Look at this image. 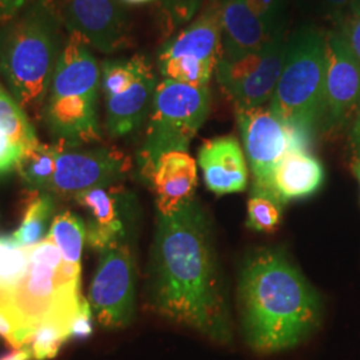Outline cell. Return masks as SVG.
<instances>
[{
  "mask_svg": "<svg viewBox=\"0 0 360 360\" xmlns=\"http://www.w3.org/2000/svg\"><path fill=\"white\" fill-rule=\"evenodd\" d=\"M90 218L86 226V240L95 251L127 239L126 217L129 196L120 186L96 187L75 196Z\"/></svg>",
  "mask_w": 360,
  "mask_h": 360,
  "instance_id": "9a60e30c",
  "label": "cell"
},
{
  "mask_svg": "<svg viewBox=\"0 0 360 360\" xmlns=\"http://www.w3.org/2000/svg\"><path fill=\"white\" fill-rule=\"evenodd\" d=\"M248 169L252 175L251 195L270 196L281 203L274 191V174L284 155L292 148L309 151V146L274 115L270 108L236 110Z\"/></svg>",
  "mask_w": 360,
  "mask_h": 360,
  "instance_id": "9c48e42d",
  "label": "cell"
},
{
  "mask_svg": "<svg viewBox=\"0 0 360 360\" xmlns=\"http://www.w3.org/2000/svg\"><path fill=\"white\" fill-rule=\"evenodd\" d=\"M324 83L322 132L345 127L360 110V60L340 31L330 34Z\"/></svg>",
  "mask_w": 360,
  "mask_h": 360,
  "instance_id": "4fadbf2b",
  "label": "cell"
},
{
  "mask_svg": "<svg viewBox=\"0 0 360 360\" xmlns=\"http://www.w3.org/2000/svg\"><path fill=\"white\" fill-rule=\"evenodd\" d=\"M101 67L90 46L68 32L41 110L47 129L56 141L84 146L102 138L98 119Z\"/></svg>",
  "mask_w": 360,
  "mask_h": 360,
  "instance_id": "277c9868",
  "label": "cell"
},
{
  "mask_svg": "<svg viewBox=\"0 0 360 360\" xmlns=\"http://www.w3.org/2000/svg\"><path fill=\"white\" fill-rule=\"evenodd\" d=\"M354 174H355V176L358 178L360 183V156L356 158V160H355V165H354Z\"/></svg>",
  "mask_w": 360,
  "mask_h": 360,
  "instance_id": "8d00e7d4",
  "label": "cell"
},
{
  "mask_svg": "<svg viewBox=\"0 0 360 360\" xmlns=\"http://www.w3.org/2000/svg\"><path fill=\"white\" fill-rule=\"evenodd\" d=\"M91 309L105 328H124L135 315V260L127 239L99 251L89 294Z\"/></svg>",
  "mask_w": 360,
  "mask_h": 360,
  "instance_id": "30bf717a",
  "label": "cell"
},
{
  "mask_svg": "<svg viewBox=\"0 0 360 360\" xmlns=\"http://www.w3.org/2000/svg\"><path fill=\"white\" fill-rule=\"evenodd\" d=\"M59 143L38 144L22 151L16 165L18 174L30 191L49 193L56 171Z\"/></svg>",
  "mask_w": 360,
  "mask_h": 360,
  "instance_id": "44dd1931",
  "label": "cell"
},
{
  "mask_svg": "<svg viewBox=\"0 0 360 360\" xmlns=\"http://www.w3.org/2000/svg\"><path fill=\"white\" fill-rule=\"evenodd\" d=\"M92 309L90 302L83 299L80 309L77 311L75 318L71 322L70 327V338L75 340H84L90 338L94 333V322H92Z\"/></svg>",
  "mask_w": 360,
  "mask_h": 360,
  "instance_id": "f546056e",
  "label": "cell"
},
{
  "mask_svg": "<svg viewBox=\"0 0 360 360\" xmlns=\"http://www.w3.org/2000/svg\"><path fill=\"white\" fill-rule=\"evenodd\" d=\"M211 95L208 86H191L172 79L158 83L138 163L143 178L150 180L162 155L187 153L190 143L206 122Z\"/></svg>",
  "mask_w": 360,
  "mask_h": 360,
  "instance_id": "52a82bcc",
  "label": "cell"
},
{
  "mask_svg": "<svg viewBox=\"0 0 360 360\" xmlns=\"http://www.w3.org/2000/svg\"><path fill=\"white\" fill-rule=\"evenodd\" d=\"M283 32L264 25L243 0L221 1V56L239 59L266 47Z\"/></svg>",
  "mask_w": 360,
  "mask_h": 360,
  "instance_id": "d6986e66",
  "label": "cell"
},
{
  "mask_svg": "<svg viewBox=\"0 0 360 360\" xmlns=\"http://www.w3.org/2000/svg\"><path fill=\"white\" fill-rule=\"evenodd\" d=\"M158 83L153 65L146 60L129 87L117 95L104 98L105 127L112 136L129 135L142 126L150 114Z\"/></svg>",
  "mask_w": 360,
  "mask_h": 360,
  "instance_id": "ac0fdd59",
  "label": "cell"
},
{
  "mask_svg": "<svg viewBox=\"0 0 360 360\" xmlns=\"http://www.w3.org/2000/svg\"><path fill=\"white\" fill-rule=\"evenodd\" d=\"M248 10L272 30L282 32L285 0H243Z\"/></svg>",
  "mask_w": 360,
  "mask_h": 360,
  "instance_id": "83f0119b",
  "label": "cell"
},
{
  "mask_svg": "<svg viewBox=\"0 0 360 360\" xmlns=\"http://www.w3.org/2000/svg\"><path fill=\"white\" fill-rule=\"evenodd\" d=\"M47 236L59 248L65 263L80 270L82 252L86 242V224L83 219L71 211H65L53 218Z\"/></svg>",
  "mask_w": 360,
  "mask_h": 360,
  "instance_id": "603a6c76",
  "label": "cell"
},
{
  "mask_svg": "<svg viewBox=\"0 0 360 360\" xmlns=\"http://www.w3.org/2000/svg\"><path fill=\"white\" fill-rule=\"evenodd\" d=\"M0 336L6 339L13 348L23 347V340L18 326L3 309H0Z\"/></svg>",
  "mask_w": 360,
  "mask_h": 360,
  "instance_id": "1f68e13d",
  "label": "cell"
},
{
  "mask_svg": "<svg viewBox=\"0 0 360 360\" xmlns=\"http://www.w3.org/2000/svg\"><path fill=\"white\" fill-rule=\"evenodd\" d=\"M63 25L52 0H31L0 27V74L25 110H43L65 47Z\"/></svg>",
  "mask_w": 360,
  "mask_h": 360,
  "instance_id": "3957f363",
  "label": "cell"
},
{
  "mask_svg": "<svg viewBox=\"0 0 360 360\" xmlns=\"http://www.w3.org/2000/svg\"><path fill=\"white\" fill-rule=\"evenodd\" d=\"M324 181L323 165L309 151L292 148L278 165L274 174V191L284 206L319 191Z\"/></svg>",
  "mask_w": 360,
  "mask_h": 360,
  "instance_id": "ffe728a7",
  "label": "cell"
},
{
  "mask_svg": "<svg viewBox=\"0 0 360 360\" xmlns=\"http://www.w3.org/2000/svg\"><path fill=\"white\" fill-rule=\"evenodd\" d=\"M326 67V38L314 28H303L288 41L283 71L269 107L309 147L321 131Z\"/></svg>",
  "mask_w": 360,
  "mask_h": 360,
  "instance_id": "8992f818",
  "label": "cell"
},
{
  "mask_svg": "<svg viewBox=\"0 0 360 360\" xmlns=\"http://www.w3.org/2000/svg\"><path fill=\"white\" fill-rule=\"evenodd\" d=\"M122 0H63L62 18L68 32H77L98 51L114 53L129 44V18Z\"/></svg>",
  "mask_w": 360,
  "mask_h": 360,
  "instance_id": "5bb4252c",
  "label": "cell"
},
{
  "mask_svg": "<svg viewBox=\"0 0 360 360\" xmlns=\"http://www.w3.org/2000/svg\"><path fill=\"white\" fill-rule=\"evenodd\" d=\"M31 0H0V20L6 22L20 13Z\"/></svg>",
  "mask_w": 360,
  "mask_h": 360,
  "instance_id": "836d02e7",
  "label": "cell"
},
{
  "mask_svg": "<svg viewBox=\"0 0 360 360\" xmlns=\"http://www.w3.org/2000/svg\"><path fill=\"white\" fill-rule=\"evenodd\" d=\"M207 188L217 195L243 193L248 186V165L239 141L219 136L206 141L198 153Z\"/></svg>",
  "mask_w": 360,
  "mask_h": 360,
  "instance_id": "2e32d148",
  "label": "cell"
},
{
  "mask_svg": "<svg viewBox=\"0 0 360 360\" xmlns=\"http://www.w3.org/2000/svg\"><path fill=\"white\" fill-rule=\"evenodd\" d=\"M83 299L80 270L65 263L59 248L46 236L28 247L26 275L7 297L4 311L18 326L25 346L43 321L55 315H77Z\"/></svg>",
  "mask_w": 360,
  "mask_h": 360,
  "instance_id": "5b68a950",
  "label": "cell"
},
{
  "mask_svg": "<svg viewBox=\"0 0 360 360\" xmlns=\"http://www.w3.org/2000/svg\"><path fill=\"white\" fill-rule=\"evenodd\" d=\"M0 360H32V356L26 347L13 348V351L1 355Z\"/></svg>",
  "mask_w": 360,
  "mask_h": 360,
  "instance_id": "d590c367",
  "label": "cell"
},
{
  "mask_svg": "<svg viewBox=\"0 0 360 360\" xmlns=\"http://www.w3.org/2000/svg\"><path fill=\"white\" fill-rule=\"evenodd\" d=\"M148 302L171 322L215 343L232 342L231 314L212 232L196 199L171 215L158 214Z\"/></svg>",
  "mask_w": 360,
  "mask_h": 360,
  "instance_id": "6da1fadb",
  "label": "cell"
},
{
  "mask_svg": "<svg viewBox=\"0 0 360 360\" xmlns=\"http://www.w3.org/2000/svg\"><path fill=\"white\" fill-rule=\"evenodd\" d=\"M339 31L347 40L349 49L360 60V0H354L347 15L340 22Z\"/></svg>",
  "mask_w": 360,
  "mask_h": 360,
  "instance_id": "f1b7e54d",
  "label": "cell"
},
{
  "mask_svg": "<svg viewBox=\"0 0 360 360\" xmlns=\"http://www.w3.org/2000/svg\"><path fill=\"white\" fill-rule=\"evenodd\" d=\"M20 155L22 148L0 131V175L16 168Z\"/></svg>",
  "mask_w": 360,
  "mask_h": 360,
  "instance_id": "4dcf8cb0",
  "label": "cell"
},
{
  "mask_svg": "<svg viewBox=\"0 0 360 360\" xmlns=\"http://www.w3.org/2000/svg\"><path fill=\"white\" fill-rule=\"evenodd\" d=\"M223 52L221 1H212L193 23L163 44L160 74L191 86H208Z\"/></svg>",
  "mask_w": 360,
  "mask_h": 360,
  "instance_id": "ba28073f",
  "label": "cell"
},
{
  "mask_svg": "<svg viewBox=\"0 0 360 360\" xmlns=\"http://www.w3.org/2000/svg\"><path fill=\"white\" fill-rule=\"evenodd\" d=\"M56 171L50 193L75 199L79 193L96 187H110L129 176L132 163L127 155L115 147L83 148L60 141Z\"/></svg>",
  "mask_w": 360,
  "mask_h": 360,
  "instance_id": "7c38bea8",
  "label": "cell"
},
{
  "mask_svg": "<svg viewBox=\"0 0 360 360\" xmlns=\"http://www.w3.org/2000/svg\"><path fill=\"white\" fill-rule=\"evenodd\" d=\"M28 267V247H22L13 236L0 238V309L23 279Z\"/></svg>",
  "mask_w": 360,
  "mask_h": 360,
  "instance_id": "484cf974",
  "label": "cell"
},
{
  "mask_svg": "<svg viewBox=\"0 0 360 360\" xmlns=\"http://www.w3.org/2000/svg\"><path fill=\"white\" fill-rule=\"evenodd\" d=\"M238 299L245 343L257 354L296 347L322 323L321 296L278 248H259L245 257Z\"/></svg>",
  "mask_w": 360,
  "mask_h": 360,
  "instance_id": "7a4b0ae2",
  "label": "cell"
},
{
  "mask_svg": "<svg viewBox=\"0 0 360 360\" xmlns=\"http://www.w3.org/2000/svg\"><path fill=\"white\" fill-rule=\"evenodd\" d=\"M160 215H171L195 199L196 162L184 151L162 155L150 176Z\"/></svg>",
  "mask_w": 360,
  "mask_h": 360,
  "instance_id": "e0dca14e",
  "label": "cell"
},
{
  "mask_svg": "<svg viewBox=\"0 0 360 360\" xmlns=\"http://www.w3.org/2000/svg\"><path fill=\"white\" fill-rule=\"evenodd\" d=\"M288 41L282 35L262 50L239 59L220 56L215 74L236 110L263 107L271 101L283 71Z\"/></svg>",
  "mask_w": 360,
  "mask_h": 360,
  "instance_id": "8fae6325",
  "label": "cell"
},
{
  "mask_svg": "<svg viewBox=\"0 0 360 360\" xmlns=\"http://www.w3.org/2000/svg\"><path fill=\"white\" fill-rule=\"evenodd\" d=\"M0 131L25 151L38 144L37 132L28 120L26 110L18 103L11 92L0 84Z\"/></svg>",
  "mask_w": 360,
  "mask_h": 360,
  "instance_id": "d4e9b609",
  "label": "cell"
},
{
  "mask_svg": "<svg viewBox=\"0 0 360 360\" xmlns=\"http://www.w3.org/2000/svg\"><path fill=\"white\" fill-rule=\"evenodd\" d=\"M75 318L71 315H55L38 324L31 333L26 347L32 360L52 359L70 339V327Z\"/></svg>",
  "mask_w": 360,
  "mask_h": 360,
  "instance_id": "cb8c5ba5",
  "label": "cell"
},
{
  "mask_svg": "<svg viewBox=\"0 0 360 360\" xmlns=\"http://www.w3.org/2000/svg\"><path fill=\"white\" fill-rule=\"evenodd\" d=\"M351 144H352V148L358 158L360 156V110L355 122H354L352 129H351Z\"/></svg>",
  "mask_w": 360,
  "mask_h": 360,
  "instance_id": "e575fe53",
  "label": "cell"
},
{
  "mask_svg": "<svg viewBox=\"0 0 360 360\" xmlns=\"http://www.w3.org/2000/svg\"><path fill=\"white\" fill-rule=\"evenodd\" d=\"M322 1L327 13H330L333 19H335V22L338 23H340L345 19L351 4L354 3V0H322Z\"/></svg>",
  "mask_w": 360,
  "mask_h": 360,
  "instance_id": "d6a6232c",
  "label": "cell"
},
{
  "mask_svg": "<svg viewBox=\"0 0 360 360\" xmlns=\"http://www.w3.org/2000/svg\"><path fill=\"white\" fill-rule=\"evenodd\" d=\"M282 205L270 196L251 195L247 227L259 232H274L282 221Z\"/></svg>",
  "mask_w": 360,
  "mask_h": 360,
  "instance_id": "4316f807",
  "label": "cell"
},
{
  "mask_svg": "<svg viewBox=\"0 0 360 360\" xmlns=\"http://www.w3.org/2000/svg\"><path fill=\"white\" fill-rule=\"evenodd\" d=\"M124 3H129V4H142V3H148V1H153V0H122Z\"/></svg>",
  "mask_w": 360,
  "mask_h": 360,
  "instance_id": "74e56055",
  "label": "cell"
},
{
  "mask_svg": "<svg viewBox=\"0 0 360 360\" xmlns=\"http://www.w3.org/2000/svg\"><path fill=\"white\" fill-rule=\"evenodd\" d=\"M53 208V195L40 191H31L20 226L11 235L13 240L22 247H32L41 242L46 236Z\"/></svg>",
  "mask_w": 360,
  "mask_h": 360,
  "instance_id": "7402d4cb",
  "label": "cell"
}]
</instances>
